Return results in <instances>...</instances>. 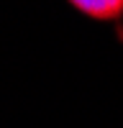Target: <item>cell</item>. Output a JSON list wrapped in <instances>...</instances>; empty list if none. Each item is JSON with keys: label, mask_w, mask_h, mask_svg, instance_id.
Listing matches in <instances>:
<instances>
[{"label": "cell", "mask_w": 123, "mask_h": 128, "mask_svg": "<svg viewBox=\"0 0 123 128\" xmlns=\"http://www.w3.org/2000/svg\"><path fill=\"white\" fill-rule=\"evenodd\" d=\"M67 3L92 20H118L123 16V0H67Z\"/></svg>", "instance_id": "obj_1"}]
</instances>
